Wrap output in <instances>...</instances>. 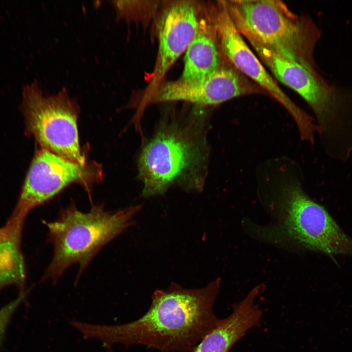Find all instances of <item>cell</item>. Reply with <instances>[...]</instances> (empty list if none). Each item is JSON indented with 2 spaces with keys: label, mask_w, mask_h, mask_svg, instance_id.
<instances>
[{
  "label": "cell",
  "mask_w": 352,
  "mask_h": 352,
  "mask_svg": "<svg viewBox=\"0 0 352 352\" xmlns=\"http://www.w3.org/2000/svg\"><path fill=\"white\" fill-rule=\"evenodd\" d=\"M220 286V278L198 289L173 283L166 289L154 291L148 310L136 320L116 325L79 322L76 328L85 339L101 341L108 352L116 344L143 345L163 352H192L220 320L213 307Z\"/></svg>",
  "instance_id": "cell-1"
},
{
  "label": "cell",
  "mask_w": 352,
  "mask_h": 352,
  "mask_svg": "<svg viewBox=\"0 0 352 352\" xmlns=\"http://www.w3.org/2000/svg\"><path fill=\"white\" fill-rule=\"evenodd\" d=\"M275 222L250 226L255 237L279 246L352 256V239L327 210L310 199L294 179L281 182L274 195Z\"/></svg>",
  "instance_id": "cell-2"
},
{
  "label": "cell",
  "mask_w": 352,
  "mask_h": 352,
  "mask_svg": "<svg viewBox=\"0 0 352 352\" xmlns=\"http://www.w3.org/2000/svg\"><path fill=\"white\" fill-rule=\"evenodd\" d=\"M141 208L136 205L111 212L97 205L84 213L73 203L63 208L55 220L44 222L53 256L43 280L55 284L69 266L78 264V280L99 251L134 224L133 218Z\"/></svg>",
  "instance_id": "cell-3"
},
{
  "label": "cell",
  "mask_w": 352,
  "mask_h": 352,
  "mask_svg": "<svg viewBox=\"0 0 352 352\" xmlns=\"http://www.w3.org/2000/svg\"><path fill=\"white\" fill-rule=\"evenodd\" d=\"M239 32L319 74L314 49L321 31L308 16L296 14L279 0H224Z\"/></svg>",
  "instance_id": "cell-4"
},
{
  "label": "cell",
  "mask_w": 352,
  "mask_h": 352,
  "mask_svg": "<svg viewBox=\"0 0 352 352\" xmlns=\"http://www.w3.org/2000/svg\"><path fill=\"white\" fill-rule=\"evenodd\" d=\"M247 40L276 79L297 93L309 106L324 143L338 144L351 135L352 87L331 85L320 73L311 72L254 40Z\"/></svg>",
  "instance_id": "cell-5"
},
{
  "label": "cell",
  "mask_w": 352,
  "mask_h": 352,
  "mask_svg": "<svg viewBox=\"0 0 352 352\" xmlns=\"http://www.w3.org/2000/svg\"><path fill=\"white\" fill-rule=\"evenodd\" d=\"M198 131L192 122L184 125L173 121L160 126L138 161L143 196L163 194L175 183L192 177L200 188L198 178L206 153Z\"/></svg>",
  "instance_id": "cell-6"
},
{
  "label": "cell",
  "mask_w": 352,
  "mask_h": 352,
  "mask_svg": "<svg viewBox=\"0 0 352 352\" xmlns=\"http://www.w3.org/2000/svg\"><path fill=\"white\" fill-rule=\"evenodd\" d=\"M22 95L26 134L34 138L39 148L77 164H86L77 126L79 107L66 89L45 95L34 82L24 88Z\"/></svg>",
  "instance_id": "cell-7"
},
{
  "label": "cell",
  "mask_w": 352,
  "mask_h": 352,
  "mask_svg": "<svg viewBox=\"0 0 352 352\" xmlns=\"http://www.w3.org/2000/svg\"><path fill=\"white\" fill-rule=\"evenodd\" d=\"M102 176L101 166L94 161L82 165L39 148L8 222L21 230L25 217L33 208L52 198L72 183L80 184L90 193Z\"/></svg>",
  "instance_id": "cell-8"
},
{
  "label": "cell",
  "mask_w": 352,
  "mask_h": 352,
  "mask_svg": "<svg viewBox=\"0 0 352 352\" xmlns=\"http://www.w3.org/2000/svg\"><path fill=\"white\" fill-rule=\"evenodd\" d=\"M212 22L227 60L287 110L296 122L301 136L312 134L316 129L313 119L286 95L250 49L231 19L224 0L218 1Z\"/></svg>",
  "instance_id": "cell-9"
},
{
  "label": "cell",
  "mask_w": 352,
  "mask_h": 352,
  "mask_svg": "<svg viewBox=\"0 0 352 352\" xmlns=\"http://www.w3.org/2000/svg\"><path fill=\"white\" fill-rule=\"evenodd\" d=\"M265 94H267L231 64L226 66L221 65L214 74L203 80L186 81L178 79L163 83L156 87L149 101L181 100L213 106L241 96Z\"/></svg>",
  "instance_id": "cell-10"
},
{
  "label": "cell",
  "mask_w": 352,
  "mask_h": 352,
  "mask_svg": "<svg viewBox=\"0 0 352 352\" xmlns=\"http://www.w3.org/2000/svg\"><path fill=\"white\" fill-rule=\"evenodd\" d=\"M199 22L196 8L191 1L171 4L162 13L157 26L158 51L152 81L157 87L174 62L195 38Z\"/></svg>",
  "instance_id": "cell-11"
},
{
  "label": "cell",
  "mask_w": 352,
  "mask_h": 352,
  "mask_svg": "<svg viewBox=\"0 0 352 352\" xmlns=\"http://www.w3.org/2000/svg\"><path fill=\"white\" fill-rule=\"evenodd\" d=\"M263 287L256 286L242 300L233 305L232 313L220 319L192 352H229L249 330L258 326L263 311L255 304V299L263 290Z\"/></svg>",
  "instance_id": "cell-12"
},
{
  "label": "cell",
  "mask_w": 352,
  "mask_h": 352,
  "mask_svg": "<svg viewBox=\"0 0 352 352\" xmlns=\"http://www.w3.org/2000/svg\"><path fill=\"white\" fill-rule=\"evenodd\" d=\"M222 52L215 27L199 22L195 38L186 50L183 72L179 79L199 81L214 74L221 66Z\"/></svg>",
  "instance_id": "cell-13"
},
{
  "label": "cell",
  "mask_w": 352,
  "mask_h": 352,
  "mask_svg": "<svg viewBox=\"0 0 352 352\" xmlns=\"http://www.w3.org/2000/svg\"><path fill=\"white\" fill-rule=\"evenodd\" d=\"M19 241L9 240L0 242V287L21 283L24 277V266L19 251Z\"/></svg>",
  "instance_id": "cell-14"
},
{
  "label": "cell",
  "mask_w": 352,
  "mask_h": 352,
  "mask_svg": "<svg viewBox=\"0 0 352 352\" xmlns=\"http://www.w3.org/2000/svg\"><path fill=\"white\" fill-rule=\"evenodd\" d=\"M143 1L115 0L112 3L115 8L117 16L120 18L136 19L146 13L152 16L156 8V3H145Z\"/></svg>",
  "instance_id": "cell-15"
},
{
  "label": "cell",
  "mask_w": 352,
  "mask_h": 352,
  "mask_svg": "<svg viewBox=\"0 0 352 352\" xmlns=\"http://www.w3.org/2000/svg\"><path fill=\"white\" fill-rule=\"evenodd\" d=\"M22 296L0 309V344L5 333L7 326L14 311L21 302Z\"/></svg>",
  "instance_id": "cell-16"
},
{
  "label": "cell",
  "mask_w": 352,
  "mask_h": 352,
  "mask_svg": "<svg viewBox=\"0 0 352 352\" xmlns=\"http://www.w3.org/2000/svg\"><path fill=\"white\" fill-rule=\"evenodd\" d=\"M20 233L10 224L0 228V242L9 240L19 241Z\"/></svg>",
  "instance_id": "cell-17"
}]
</instances>
